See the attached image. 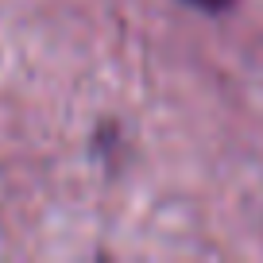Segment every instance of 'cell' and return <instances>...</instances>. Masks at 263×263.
<instances>
[{
	"mask_svg": "<svg viewBox=\"0 0 263 263\" xmlns=\"http://www.w3.org/2000/svg\"><path fill=\"white\" fill-rule=\"evenodd\" d=\"M186 4H194V8H201V12H224V8H232V0H186Z\"/></svg>",
	"mask_w": 263,
	"mask_h": 263,
	"instance_id": "6da1fadb",
	"label": "cell"
}]
</instances>
